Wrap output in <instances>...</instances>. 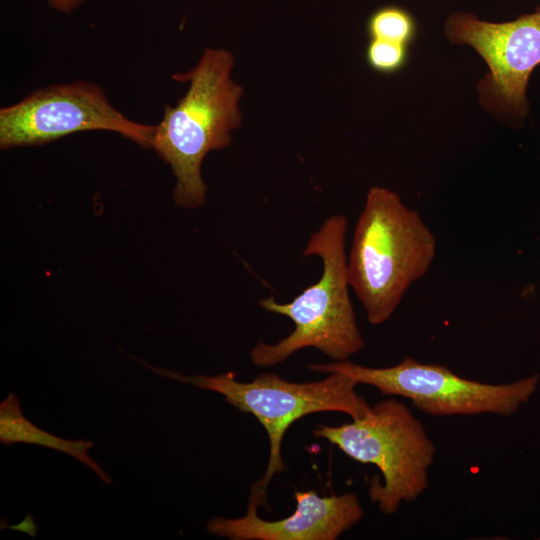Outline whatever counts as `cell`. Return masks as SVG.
I'll use <instances>...</instances> for the list:
<instances>
[{"label": "cell", "mask_w": 540, "mask_h": 540, "mask_svg": "<svg viewBox=\"0 0 540 540\" xmlns=\"http://www.w3.org/2000/svg\"><path fill=\"white\" fill-rule=\"evenodd\" d=\"M233 66L229 51L206 48L192 70L172 75L190 85L175 106H165L152 148L171 167L176 178L173 198L179 207L192 209L205 203L202 161L208 152L227 147L231 132L241 124L243 89L230 77Z\"/></svg>", "instance_id": "1"}, {"label": "cell", "mask_w": 540, "mask_h": 540, "mask_svg": "<svg viewBox=\"0 0 540 540\" xmlns=\"http://www.w3.org/2000/svg\"><path fill=\"white\" fill-rule=\"evenodd\" d=\"M435 256L436 239L419 213L394 191L371 187L347 259L349 285L367 320L373 325L389 320Z\"/></svg>", "instance_id": "2"}, {"label": "cell", "mask_w": 540, "mask_h": 540, "mask_svg": "<svg viewBox=\"0 0 540 540\" xmlns=\"http://www.w3.org/2000/svg\"><path fill=\"white\" fill-rule=\"evenodd\" d=\"M346 229V217L336 214L310 236L303 256H318L323 264L315 284L288 303H279L274 296L259 301L263 309L290 318L294 329L276 344L258 343L250 354L255 365L274 366L306 347H314L336 362L347 361L363 348L349 296Z\"/></svg>", "instance_id": "3"}, {"label": "cell", "mask_w": 540, "mask_h": 540, "mask_svg": "<svg viewBox=\"0 0 540 540\" xmlns=\"http://www.w3.org/2000/svg\"><path fill=\"white\" fill-rule=\"evenodd\" d=\"M138 361L162 377L218 392L226 402L258 419L269 437L270 453L264 476L251 488L248 504L255 507L267 503L266 491L271 478L286 469L281 458V442L295 421L324 411L343 412L358 419L371 409L355 391L357 384L337 372L329 373L321 381L308 383L289 382L275 373L260 374L251 382H239L233 372L187 376Z\"/></svg>", "instance_id": "4"}, {"label": "cell", "mask_w": 540, "mask_h": 540, "mask_svg": "<svg viewBox=\"0 0 540 540\" xmlns=\"http://www.w3.org/2000/svg\"><path fill=\"white\" fill-rule=\"evenodd\" d=\"M313 434L350 458L378 467L383 484L377 477L372 479L369 497L383 514L395 513L402 502L415 501L428 486L434 443L422 422L396 399L377 403L350 423L319 424Z\"/></svg>", "instance_id": "5"}, {"label": "cell", "mask_w": 540, "mask_h": 540, "mask_svg": "<svg viewBox=\"0 0 540 540\" xmlns=\"http://www.w3.org/2000/svg\"><path fill=\"white\" fill-rule=\"evenodd\" d=\"M309 369L344 374L356 384L375 387L383 395L407 398L416 409L435 417L479 414L508 416L529 399L539 381L538 375H533L507 384L482 383L464 378L446 366L420 363L411 357L385 368L340 361L311 364Z\"/></svg>", "instance_id": "6"}, {"label": "cell", "mask_w": 540, "mask_h": 540, "mask_svg": "<svg viewBox=\"0 0 540 540\" xmlns=\"http://www.w3.org/2000/svg\"><path fill=\"white\" fill-rule=\"evenodd\" d=\"M91 130L112 131L152 148L156 125L130 120L99 85L84 80L42 87L0 109L2 150L46 144Z\"/></svg>", "instance_id": "7"}, {"label": "cell", "mask_w": 540, "mask_h": 540, "mask_svg": "<svg viewBox=\"0 0 540 540\" xmlns=\"http://www.w3.org/2000/svg\"><path fill=\"white\" fill-rule=\"evenodd\" d=\"M444 32L452 44L471 46L487 64L489 71L478 83L482 106L502 120L522 124L530 114L529 78L540 65V5L499 23L454 12Z\"/></svg>", "instance_id": "8"}, {"label": "cell", "mask_w": 540, "mask_h": 540, "mask_svg": "<svg viewBox=\"0 0 540 540\" xmlns=\"http://www.w3.org/2000/svg\"><path fill=\"white\" fill-rule=\"evenodd\" d=\"M296 510L283 519L267 521L248 504L245 516L213 518L210 534L233 540H335L363 517L356 494L320 496L315 490L296 491Z\"/></svg>", "instance_id": "9"}, {"label": "cell", "mask_w": 540, "mask_h": 540, "mask_svg": "<svg viewBox=\"0 0 540 540\" xmlns=\"http://www.w3.org/2000/svg\"><path fill=\"white\" fill-rule=\"evenodd\" d=\"M0 441L6 446L13 443L36 444L69 454L89 467L104 483L112 482L100 464L88 455L92 441L68 440L40 429L23 415L20 401L13 392L0 404Z\"/></svg>", "instance_id": "10"}, {"label": "cell", "mask_w": 540, "mask_h": 540, "mask_svg": "<svg viewBox=\"0 0 540 540\" xmlns=\"http://www.w3.org/2000/svg\"><path fill=\"white\" fill-rule=\"evenodd\" d=\"M366 31L370 39H380L409 46L416 37V21L406 9L386 5L369 16Z\"/></svg>", "instance_id": "11"}, {"label": "cell", "mask_w": 540, "mask_h": 540, "mask_svg": "<svg viewBox=\"0 0 540 540\" xmlns=\"http://www.w3.org/2000/svg\"><path fill=\"white\" fill-rule=\"evenodd\" d=\"M408 46L380 39H370L365 57L369 67L380 74H394L408 61Z\"/></svg>", "instance_id": "12"}, {"label": "cell", "mask_w": 540, "mask_h": 540, "mask_svg": "<svg viewBox=\"0 0 540 540\" xmlns=\"http://www.w3.org/2000/svg\"><path fill=\"white\" fill-rule=\"evenodd\" d=\"M87 0H47L48 5L62 13H70Z\"/></svg>", "instance_id": "13"}]
</instances>
